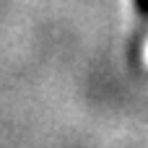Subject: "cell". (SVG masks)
I'll return each instance as SVG.
<instances>
[{
	"label": "cell",
	"mask_w": 148,
	"mask_h": 148,
	"mask_svg": "<svg viewBox=\"0 0 148 148\" xmlns=\"http://www.w3.org/2000/svg\"><path fill=\"white\" fill-rule=\"evenodd\" d=\"M135 8L143 18H148V0H135Z\"/></svg>",
	"instance_id": "cell-1"
}]
</instances>
